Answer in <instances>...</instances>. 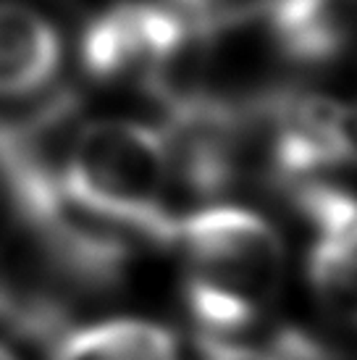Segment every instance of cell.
<instances>
[{
  "label": "cell",
  "mask_w": 357,
  "mask_h": 360,
  "mask_svg": "<svg viewBox=\"0 0 357 360\" xmlns=\"http://www.w3.org/2000/svg\"><path fill=\"white\" fill-rule=\"evenodd\" d=\"M60 66V34L42 13L0 3V98L42 90Z\"/></svg>",
  "instance_id": "7"
},
{
  "label": "cell",
  "mask_w": 357,
  "mask_h": 360,
  "mask_svg": "<svg viewBox=\"0 0 357 360\" xmlns=\"http://www.w3.org/2000/svg\"><path fill=\"white\" fill-rule=\"evenodd\" d=\"M50 360H178V342L145 319H113L66 331Z\"/></svg>",
  "instance_id": "8"
},
{
  "label": "cell",
  "mask_w": 357,
  "mask_h": 360,
  "mask_svg": "<svg viewBox=\"0 0 357 360\" xmlns=\"http://www.w3.org/2000/svg\"><path fill=\"white\" fill-rule=\"evenodd\" d=\"M174 166L166 134L148 124L103 119L74 129L63 155V190L82 213L113 231L169 245Z\"/></svg>",
  "instance_id": "2"
},
{
  "label": "cell",
  "mask_w": 357,
  "mask_h": 360,
  "mask_svg": "<svg viewBox=\"0 0 357 360\" xmlns=\"http://www.w3.org/2000/svg\"><path fill=\"white\" fill-rule=\"evenodd\" d=\"M294 198L313 231V292L328 313L357 326V198L326 184H299Z\"/></svg>",
  "instance_id": "5"
},
{
  "label": "cell",
  "mask_w": 357,
  "mask_h": 360,
  "mask_svg": "<svg viewBox=\"0 0 357 360\" xmlns=\"http://www.w3.org/2000/svg\"><path fill=\"white\" fill-rule=\"evenodd\" d=\"M0 360H16V355H13L8 347H3V345H0Z\"/></svg>",
  "instance_id": "11"
},
{
  "label": "cell",
  "mask_w": 357,
  "mask_h": 360,
  "mask_svg": "<svg viewBox=\"0 0 357 360\" xmlns=\"http://www.w3.org/2000/svg\"><path fill=\"white\" fill-rule=\"evenodd\" d=\"M258 13L273 53L299 66L331 63L357 37V0H260Z\"/></svg>",
  "instance_id": "6"
},
{
  "label": "cell",
  "mask_w": 357,
  "mask_h": 360,
  "mask_svg": "<svg viewBox=\"0 0 357 360\" xmlns=\"http://www.w3.org/2000/svg\"><path fill=\"white\" fill-rule=\"evenodd\" d=\"M268 166L299 181L318 171L357 163L352 108L313 92H281L260 101Z\"/></svg>",
  "instance_id": "4"
},
{
  "label": "cell",
  "mask_w": 357,
  "mask_h": 360,
  "mask_svg": "<svg viewBox=\"0 0 357 360\" xmlns=\"http://www.w3.org/2000/svg\"><path fill=\"white\" fill-rule=\"evenodd\" d=\"M189 34V13L169 3L126 0L98 13L82 32L79 58L89 79L160 90Z\"/></svg>",
  "instance_id": "3"
},
{
  "label": "cell",
  "mask_w": 357,
  "mask_h": 360,
  "mask_svg": "<svg viewBox=\"0 0 357 360\" xmlns=\"http://www.w3.org/2000/svg\"><path fill=\"white\" fill-rule=\"evenodd\" d=\"M202 360H276L271 350H252L245 345H231L226 340H210L205 337Z\"/></svg>",
  "instance_id": "9"
},
{
  "label": "cell",
  "mask_w": 357,
  "mask_h": 360,
  "mask_svg": "<svg viewBox=\"0 0 357 360\" xmlns=\"http://www.w3.org/2000/svg\"><path fill=\"white\" fill-rule=\"evenodd\" d=\"M352 121H355V134H357V108H352Z\"/></svg>",
  "instance_id": "12"
},
{
  "label": "cell",
  "mask_w": 357,
  "mask_h": 360,
  "mask_svg": "<svg viewBox=\"0 0 357 360\" xmlns=\"http://www.w3.org/2000/svg\"><path fill=\"white\" fill-rule=\"evenodd\" d=\"M184 300L210 340L252 326L284 279V245L263 216L245 208H205L178 221Z\"/></svg>",
  "instance_id": "1"
},
{
  "label": "cell",
  "mask_w": 357,
  "mask_h": 360,
  "mask_svg": "<svg viewBox=\"0 0 357 360\" xmlns=\"http://www.w3.org/2000/svg\"><path fill=\"white\" fill-rule=\"evenodd\" d=\"M178 8H184L189 13H205V11H210V6L213 3H219V0H174Z\"/></svg>",
  "instance_id": "10"
}]
</instances>
